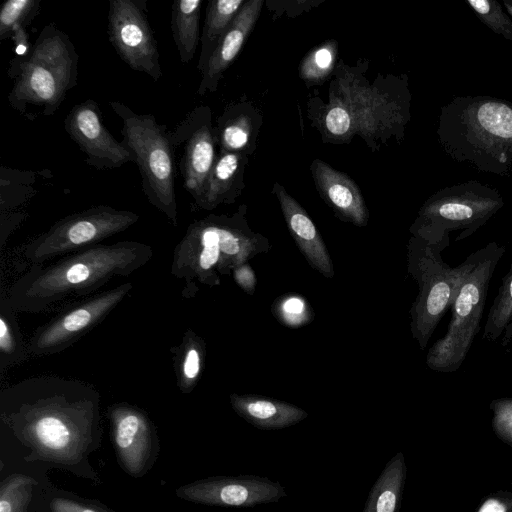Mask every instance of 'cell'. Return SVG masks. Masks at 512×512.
Instances as JSON below:
<instances>
[{
  "instance_id": "33",
  "label": "cell",
  "mask_w": 512,
  "mask_h": 512,
  "mask_svg": "<svg viewBox=\"0 0 512 512\" xmlns=\"http://www.w3.org/2000/svg\"><path fill=\"white\" fill-rule=\"evenodd\" d=\"M322 127L327 136L347 141L356 132V126L346 106L330 97L322 118Z\"/></svg>"
},
{
  "instance_id": "9",
  "label": "cell",
  "mask_w": 512,
  "mask_h": 512,
  "mask_svg": "<svg viewBox=\"0 0 512 512\" xmlns=\"http://www.w3.org/2000/svg\"><path fill=\"white\" fill-rule=\"evenodd\" d=\"M442 250L414 236L407 244V270L417 282L418 294L410 309V329L421 350L450 309L457 280L456 267H450Z\"/></svg>"
},
{
  "instance_id": "38",
  "label": "cell",
  "mask_w": 512,
  "mask_h": 512,
  "mask_svg": "<svg viewBox=\"0 0 512 512\" xmlns=\"http://www.w3.org/2000/svg\"><path fill=\"white\" fill-rule=\"evenodd\" d=\"M478 512H508V508L503 501L490 498L482 504Z\"/></svg>"
},
{
  "instance_id": "12",
  "label": "cell",
  "mask_w": 512,
  "mask_h": 512,
  "mask_svg": "<svg viewBox=\"0 0 512 512\" xmlns=\"http://www.w3.org/2000/svg\"><path fill=\"white\" fill-rule=\"evenodd\" d=\"M146 3V0H109L107 33L125 64L158 81L163 71Z\"/></svg>"
},
{
  "instance_id": "35",
  "label": "cell",
  "mask_w": 512,
  "mask_h": 512,
  "mask_svg": "<svg viewBox=\"0 0 512 512\" xmlns=\"http://www.w3.org/2000/svg\"><path fill=\"white\" fill-rule=\"evenodd\" d=\"M279 312L284 321L290 325H299V323L302 322V317L306 319V316H303L305 313V304L301 299L296 297H290L283 301L280 305Z\"/></svg>"
},
{
  "instance_id": "36",
  "label": "cell",
  "mask_w": 512,
  "mask_h": 512,
  "mask_svg": "<svg viewBox=\"0 0 512 512\" xmlns=\"http://www.w3.org/2000/svg\"><path fill=\"white\" fill-rule=\"evenodd\" d=\"M52 512H103L102 510L67 498H54L50 502Z\"/></svg>"
},
{
  "instance_id": "23",
  "label": "cell",
  "mask_w": 512,
  "mask_h": 512,
  "mask_svg": "<svg viewBox=\"0 0 512 512\" xmlns=\"http://www.w3.org/2000/svg\"><path fill=\"white\" fill-rule=\"evenodd\" d=\"M405 478L404 455L398 452L386 463L372 486L363 512H398Z\"/></svg>"
},
{
  "instance_id": "28",
  "label": "cell",
  "mask_w": 512,
  "mask_h": 512,
  "mask_svg": "<svg viewBox=\"0 0 512 512\" xmlns=\"http://www.w3.org/2000/svg\"><path fill=\"white\" fill-rule=\"evenodd\" d=\"M17 312L3 293L0 299V373L24 361L28 355L17 322Z\"/></svg>"
},
{
  "instance_id": "29",
  "label": "cell",
  "mask_w": 512,
  "mask_h": 512,
  "mask_svg": "<svg viewBox=\"0 0 512 512\" xmlns=\"http://www.w3.org/2000/svg\"><path fill=\"white\" fill-rule=\"evenodd\" d=\"M337 50L335 40H328L312 49L300 63V78L307 84L323 82L335 67Z\"/></svg>"
},
{
  "instance_id": "6",
  "label": "cell",
  "mask_w": 512,
  "mask_h": 512,
  "mask_svg": "<svg viewBox=\"0 0 512 512\" xmlns=\"http://www.w3.org/2000/svg\"><path fill=\"white\" fill-rule=\"evenodd\" d=\"M79 55L70 37L55 23L40 31L28 59L19 67L8 103L28 117L29 108L51 116L78 83Z\"/></svg>"
},
{
  "instance_id": "32",
  "label": "cell",
  "mask_w": 512,
  "mask_h": 512,
  "mask_svg": "<svg viewBox=\"0 0 512 512\" xmlns=\"http://www.w3.org/2000/svg\"><path fill=\"white\" fill-rule=\"evenodd\" d=\"M477 18L492 32L512 42V19L496 0H466Z\"/></svg>"
},
{
  "instance_id": "21",
  "label": "cell",
  "mask_w": 512,
  "mask_h": 512,
  "mask_svg": "<svg viewBox=\"0 0 512 512\" xmlns=\"http://www.w3.org/2000/svg\"><path fill=\"white\" fill-rule=\"evenodd\" d=\"M230 403L241 418L261 430L284 429L308 417L294 404L261 395L232 393Z\"/></svg>"
},
{
  "instance_id": "5",
  "label": "cell",
  "mask_w": 512,
  "mask_h": 512,
  "mask_svg": "<svg viewBox=\"0 0 512 512\" xmlns=\"http://www.w3.org/2000/svg\"><path fill=\"white\" fill-rule=\"evenodd\" d=\"M505 250V246L490 242L469 254L456 267L457 280L447 331L426 356L431 370L452 373L463 364L480 331L490 281Z\"/></svg>"
},
{
  "instance_id": "10",
  "label": "cell",
  "mask_w": 512,
  "mask_h": 512,
  "mask_svg": "<svg viewBox=\"0 0 512 512\" xmlns=\"http://www.w3.org/2000/svg\"><path fill=\"white\" fill-rule=\"evenodd\" d=\"M139 220V215L108 205H97L56 221L23 250L33 264H43L57 256L75 253L99 245L101 241L123 232Z\"/></svg>"
},
{
  "instance_id": "7",
  "label": "cell",
  "mask_w": 512,
  "mask_h": 512,
  "mask_svg": "<svg viewBox=\"0 0 512 512\" xmlns=\"http://www.w3.org/2000/svg\"><path fill=\"white\" fill-rule=\"evenodd\" d=\"M109 106L122 120V142L133 152L144 195L176 227L175 153L167 126L157 123L153 114H138L122 102L110 101Z\"/></svg>"
},
{
  "instance_id": "1",
  "label": "cell",
  "mask_w": 512,
  "mask_h": 512,
  "mask_svg": "<svg viewBox=\"0 0 512 512\" xmlns=\"http://www.w3.org/2000/svg\"><path fill=\"white\" fill-rule=\"evenodd\" d=\"M99 400L98 391L84 381L33 376L1 390V422L35 458L75 464L98 428Z\"/></svg>"
},
{
  "instance_id": "22",
  "label": "cell",
  "mask_w": 512,
  "mask_h": 512,
  "mask_svg": "<svg viewBox=\"0 0 512 512\" xmlns=\"http://www.w3.org/2000/svg\"><path fill=\"white\" fill-rule=\"evenodd\" d=\"M261 125L259 113L247 103L230 105L217 120L215 134L219 153L248 154Z\"/></svg>"
},
{
  "instance_id": "31",
  "label": "cell",
  "mask_w": 512,
  "mask_h": 512,
  "mask_svg": "<svg viewBox=\"0 0 512 512\" xmlns=\"http://www.w3.org/2000/svg\"><path fill=\"white\" fill-rule=\"evenodd\" d=\"M41 9V0H8L0 10V40L11 37L16 26L27 27Z\"/></svg>"
},
{
  "instance_id": "27",
  "label": "cell",
  "mask_w": 512,
  "mask_h": 512,
  "mask_svg": "<svg viewBox=\"0 0 512 512\" xmlns=\"http://www.w3.org/2000/svg\"><path fill=\"white\" fill-rule=\"evenodd\" d=\"M506 347L512 340V263L490 307L482 339Z\"/></svg>"
},
{
  "instance_id": "25",
  "label": "cell",
  "mask_w": 512,
  "mask_h": 512,
  "mask_svg": "<svg viewBox=\"0 0 512 512\" xmlns=\"http://www.w3.org/2000/svg\"><path fill=\"white\" fill-rule=\"evenodd\" d=\"M176 384L183 394L193 391L201 378L206 358L205 341L192 329H187L181 342L170 349Z\"/></svg>"
},
{
  "instance_id": "3",
  "label": "cell",
  "mask_w": 512,
  "mask_h": 512,
  "mask_svg": "<svg viewBox=\"0 0 512 512\" xmlns=\"http://www.w3.org/2000/svg\"><path fill=\"white\" fill-rule=\"evenodd\" d=\"M436 133L453 161L512 177V101L490 95L454 96L441 107Z\"/></svg>"
},
{
  "instance_id": "11",
  "label": "cell",
  "mask_w": 512,
  "mask_h": 512,
  "mask_svg": "<svg viewBox=\"0 0 512 512\" xmlns=\"http://www.w3.org/2000/svg\"><path fill=\"white\" fill-rule=\"evenodd\" d=\"M132 288V283H123L61 310L34 332L27 343L28 354L43 357L69 348L102 322Z\"/></svg>"
},
{
  "instance_id": "15",
  "label": "cell",
  "mask_w": 512,
  "mask_h": 512,
  "mask_svg": "<svg viewBox=\"0 0 512 512\" xmlns=\"http://www.w3.org/2000/svg\"><path fill=\"white\" fill-rule=\"evenodd\" d=\"M64 129L86 155V163L97 170H110L135 162L133 152L118 142L102 121L97 102L76 104L64 119Z\"/></svg>"
},
{
  "instance_id": "2",
  "label": "cell",
  "mask_w": 512,
  "mask_h": 512,
  "mask_svg": "<svg viewBox=\"0 0 512 512\" xmlns=\"http://www.w3.org/2000/svg\"><path fill=\"white\" fill-rule=\"evenodd\" d=\"M152 256V247L137 241L96 245L47 266L33 264L13 283L7 298L16 312H45L98 290L114 277H128Z\"/></svg>"
},
{
  "instance_id": "18",
  "label": "cell",
  "mask_w": 512,
  "mask_h": 512,
  "mask_svg": "<svg viewBox=\"0 0 512 512\" xmlns=\"http://www.w3.org/2000/svg\"><path fill=\"white\" fill-rule=\"evenodd\" d=\"M273 192L300 252L312 268L324 277L332 278L335 273L331 257L307 212L279 183L274 184Z\"/></svg>"
},
{
  "instance_id": "34",
  "label": "cell",
  "mask_w": 512,
  "mask_h": 512,
  "mask_svg": "<svg viewBox=\"0 0 512 512\" xmlns=\"http://www.w3.org/2000/svg\"><path fill=\"white\" fill-rule=\"evenodd\" d=\"M493 428L504 440L512 442V398H499L491 402Z\"/></svg>"
},
{
  "instance_id": "20",
  "label": "cell",
  "mask_w": 512,
  "mask_h": 512,
  "mask_svg": "<svg viewBox=\"0 0 512 512\" xmlns=\"http://www.w3.org/2000/svg\"><path fill=\"white\" fill-rule=\"evenodd\" d=\"M247 154L238 152L219 153L193 208L212 210L221 204H232L244 188V171Z\"/></svg>"
},
{
  "instance_id": "26",
  "label": "cell",
  "mask_w": 512,
  "mask_h": 512,
  "mask_svg": "<svg viewBox=\"0 0 512 512\" xmlns=\"http://www.w3.org/2000/svg\"><path fill=\"white\" fill-rule=\"evenodd\" d=\"M202 0H175L171 9V30L182 64L190 62L200 35Z\"/></svg>"
},
{
  "instance_id": "39",
  "label": "cell",
  "mask_w": 512,
  "mask_h": 512,
  "mask_svg": "<svg viewBox=\"0 0 512 512\" xmlns=\"http://www.w3.org/2000/svg\"><path fill=\"white\" fill-rule=\"evenodd\" d=\"M506 12L512 16V0H503Z\"/></svg>"
},
{
  "instance_id": "4",
  "label": "cell",
  "mask_w": 512,
  "mask_h": 512,
  "mask_svg": "<svg viewBox=\"0 0 512 512\" xmlns=\"http://www.w3.org/2000/svg\"><path fill=\"white\" fill-rule=\"evenodd\" d=\"M270 248L268 239L249 227L241 205L232 215L210 214L192 222L174 249L171 273L185 281L183 295L190 298L196 283L220 285L221 276Z\"/></svg>"
},
{
  "instance_id": "8",
  "label": "cell",
  "mask_w": 512,
  "mask_h": 512,
  "mask_svg": "<svg viewBox=\"0 0 512 512\" xmlns=\"http://www.w3.org/2000/svg\"><path fill=\"white\" fill-rule=\"evenodd\" d=\"M503 206L496 188L476 180L454 184L426 199L409 230L412 236L443 251L449 246V233L460 231L455 241L464 240Z\"/></svg>"
},
{
  "instance_id": "37",
  "label": "cell",
  "mask_w": 512,
  "mask_h": 512,
  "mask_svg": "<svg viewBox=\"0 0 512 512\" xmlns=\"http://www.w3.org/2000/svg\"><path fill=\"white\" fill-rule=\"evenodd\" d=\"M233 278L237 285L245 292L252 295L256 287V277L253 269L248 263L238 266L232 271Z\"/></svg>"
},
{
  "instance_id": "14",
  "label": "cell",
  "mask_w": 512,
  "mask_h": 512,
  "mask_svg": "<svg viewBox=\"0 0 512 512\" xmlns=\"http://www.w3.org/2000/svg\"><path fill=\"white\" fill-rule=\"evenodd\" d=\"M176 494L199 504L239 508L276 503L287 496L278 481L256 475L209 477L180 487Z\"/></svg>"
},
{
  "instance_id": "13",
  "label": "cell",
  "mask_w": 512,
  "mask_h": 512,
  "mask_svg": "<svg viewBox=\"0 0 512 512\" xmlns=\"http://www.w3.org/2000/svg\"><path fill=\"white\" fill-rule=\"evenodd\" d=\"M173 150L182 148L179 171L183 186L196 201L214 166L218 152L212 111L207 105L196 106L169 131Z\"/></svg>"
},
{
  "instance_id": "17",
  "label": "cell",
  "mask_w": 512,
  "mask_h": 512,
  "mask_svg": "<svg viewBox=\"0 0 512 512\" xmlns=\"http://www.w3.org/2000/svg\"><path fill=\"white\" fill-rule=\"evenodd\" d=\"M263 0H248L229 26L212 54L198 87V95L215 92L219 82L238 56L249 34L252 32L262 9Z\"/></svg>"
},
{
  "instance_id": "19",
  "label": "cell",
  "mask_w": 512,
  "mask_h": 512,
  "mask_svg": "<svg viewBox=\"0 0 512 512\" xmlns=\"http://www.w3.org/2000/svg\"><path fill=\"white\" fill-rule=\"evenodd\" d=\"M311 172L318 191L344 221L363 227L368 222V210L357 184L345 173L315 159Z\"/></svg>"
},
{
  "instance_id": "30",
  "label": "cell",
  "mask_w": 512,
  "mask_h": 512,
  "mask_svg": "<svg viewBox=\"0 0 512 512\" xmlns=\"http://www.w3.org/2000/svg\"><path fill=\"white\" fill-rule=\"evenodd\" d=\"M36 480L23 474H12L0 486V512H26Z\"/></svg>"
},
{
  "instance_id": "16",
  "label": "cell",
  "mask_w": 512,
  "mask_h": 512,
  "mask_svg": "<svg viewBox=\"0 0 512 512\" xmlns=\"http://www.w3.org/2000/svg\"><path fill=\"white\" fill-rule=\"evenodd\" d=\"M116 453L125 471L143 475L152 463L156 434L152 422L141 409L116 404L108 409Z\"/></svg>"
},
{
  "instance_id": "24",
  "label": "cell",
  "mask_w": 512,
  "mask_h": 512,
  "mask_svg": "<svg viewBox=\"0 0 512 512\" xmlns=\"http://www.w3.org/2000/svg\"><path fill=\"white\" fill-rule=\"evenodd\" d=\"M245 2L244 0H211L208 2L200 38L201 50L197 64L201 74L204 72L220 40Z\"/></svg>"
}]
</instances>
